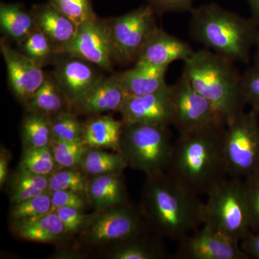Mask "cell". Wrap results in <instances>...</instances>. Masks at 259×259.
Segmentation results:
<instances>
[{"mask_svg": "<svg viewBox=\"0 0 259 259\" xmlns=\"http://www.w3.org/2000/svg\"><path fill=\"white\" fill-rule=\"evenodd\" d=\"M52 212L51 192H47L13 204L10 212V222L37 217Z\"/></svg>", "mask_w": 259, "mask_h": 259, "instance_id": "33", "label": "cell"}, {"mask_svg": "<svg viewBox=\"0 0 259 259\" xmlns=\"http://www.w3.org/2000/svg\"><path fill=\"white\" fill-rule=\"evenodd\" d=\"M144 222L140 209L129 203L95 211L80 241L88 247L115 244L144 233Z\"/></svg>", "mask_w": 259, "mask_h": 259, "instance_id": "8", "label": "cell"}, {"mask_svg": "<svg viewBox=\"0 0 259 259\" xmlns=\"http://www.w3.org/2000/svg\"><path fill=\"white\" fill-rule=\"evenodd\" d=\"M168 67L136 62L132 69L115 74L127 96H143L156 93L167 86Z\"/></svg>", "mask_w": 259, "mask_h": 259, "instance_id": "19", "label": "cell"}, {"mask_svg": "<svg viewBox=\"0 0 259 259\" xmlns=\"http://www.w3.org/2000/svg\"><path fill=\"white\" fill-rule=\"evenodd\" d=\"M156 16L152 7L146 4L107 20L116 61L136 62L146 42L159 28Z\"/></svg>", "mask_w": 259, "mask_h": 259, "instance_id": "9", "label": "cell"}, {"mask_svg": "<svg viewBox=\"0 0 259 259\" xmlns=\"http://www.w3.org/2000/svg\"><path fill=\"white\" fill-rule=\"evenodd\" d=\"M157 15L168 13H186L193 9L194 0H146Z\"/></svg>", "mask_w": 259, "mask_h": 259, "instance_id": "40", "label": "cell"}, {"mask_svg": "<svg viewBox=\"0 0 259 259\" xmlns=\"http://www.w3.org/2000/svg\"><path fill=\"white\" fill-rule=\"evenodd\" d=\"M88 177L81 167L59 168L49 176V191L69 190L88 195Z\"/></svg>", "mask_w": 259, "mask_h": 259, "instance_id": "30", "label": "cell"}, {"mask_svg": "<svg viewBox=\"0 0 259 259\" xmlns=\"http://www.w3.org/2000/svg\"><path fill=\"white\" fill-rule=\"evenodd\" d=\"M31 13L36 29L48 37L56 55L74 39L78 26L48 2L34 5Z\"/></svg>", "mask_w": 259, "mask_h": 259, "instance_id": "18", "label": "cell"}, {"mask_svg": "<svg viewBox=\"0 0 259 259\" xmlns=\"http://www.w3.org/2000/svg\"><path fill=\"white\" fill-rule=\"evenodd\" d=\"M10 230L20 239L36 243H55L66 238L64 224L56 212L13 221Z\"/></svg>", "mask_w": 259, "mask_h": 259, "instance_id": "20", "label": "cell"}, {"mask_svg": "<svg viewBox=\"0 0 259 259\" xmlns=\"http://www.w3.org/2000/svg\"><path fill=\"white\" fill-rule=\"evenodd\" d=\"M182 74L212 104L226 125L244 111L242 75L233 61L207 49L194 51Z\"/></svg>", "mask_w": 259, "mask_h": 259, "instance_id": "4", "label": "cell"}, {"mask_svg": "<svg viewBox=\"0 0 259 259\" xmlns=\"http://www.w3.org/2000/svg\"><path fill=\"white\" fill-rule=\"evenodd\" d=\"M24 105L27 111L49 116L69 110V105L53 75L47 74L41 86Z\"/></svg>", "mask_w": 259, "mask_h": 259, "instance_id": "24", "label": "cell"}, {"mask_svg": "<svg viewBox=\"0 0 259 259\" xmlns=\"http://www.w3.org/2000/svg\"><path fill=\"white\" fill-rule=\"evenodd\" d=\"M173 126L179 134L190 132L223 122L212 104L192 86L182 74L171 85Z\"/></svg>", "mask_w": 259, "mask_h": 259, "instance_id": "10", "label": "cell"}, {"mask_svg": "<svg viewBox=\"0 0 259 259\" xmlns=\"http://www.w3.org/2000/svg\"><path fill=\"white\" fill-rule=\"evenodd\" d=\"M179 259H249L240 243L203 224L180 241Z\"/></svg>", "mask_w": 259, "mask_h": 259, "instance_id": "12", "label": "cell"}, {"mask_svg": "<svg viewBox=\"0 0 259 259\" xmlns=\"http://www.w3.org/2000/svg\"><path fill=\"white\" fill-rule=\"evenodd\" d=\"M19 166L44 176H50L58 169L51 146L46 147H23Z\"/></svg>", "mask_w": 259, "mask_h": 259, "instance_id": "29", "label": "cell"}, {"mask_svg": "<svg viewBox=\"0 0 259 259\" xmlns=\"http://www.w3.org/2000/svg\"><path fill=\"white\" fill-rule=\"evenodd\" d=\"M96 67L88 61L69 56H65L56 63L53 76L69 103V110L73 104L103 79Z\"/></svg>", "mask_w": 259, "mask_h": 259, "instance_id": "15", "label": "cell"}, {"mask_svg": "<svg viewBox=\"0 0 259 259\" xmlns=\"http://www.w3.org/2000/svg\"><path fill=\"white\" fill-rule=\"evenodd\" d=\"M3 54L10 90L20 102L25 104L41 86L47 73L42 65L10 47L6 38L2 39Z\"/></svg>", "mask_w": 259, "mask_h": 259, "instance_id": "13", "label": "cell"}, {"mask_svg": "<svg viewBox=\"0 0 259 259\" xmlns=\"http://www.w3.org/2000/svg\"><path fill=\"white\" fill-rule=\"evenodd\" d=\"M125 122L110 115H95L83 122V143L90 148L111 149L120 153Z\"/></svg>", "mask_w": 259, "mask_h": 259, "instance_id": "22", "label": "cell"}, {"mask_svg": "<svg viewBox=\"0 0 259 259\" xmlns=\"http://www.w3.org/2000/svg\"><path fill=\"white\" fill-rule=\"evenodd\" d=\"M11 159L10 152L5 147L0 151V186L3 187L9 178L10 162Z\"/></svg>", "mask_w": 259, "mask_h": 259, "instance_id": "42", "label": "cell"}, {"mask_svg": "<svg viewBox=\"0 0 259 259\" xmlns=\"http://www.w3.org/2000/svg\"><path fill=\"white\" fill-rule=\"evenodd\" d=\"M170 127L125 123L120 153L127 167L146 176L166 171L175 143Z\"/></svg>", "mask_w": 259, "mask_h": 259, "instance_id": "6", "label": "cell"}, {"mask_svg": "<svg viewBox=\"0 0 259 259\" xmlns=\"http://www.w3.org/2000/svg\"><path fill=\"white\" fill-rule=\"evenodd\" d=\"M204 202L166 171L148 175L140 211L158 237L180 241L203 225Z\"/></svg>", "mask_w": 259, "mask_h": 259, "instance_id": "1", "label": "cell"}, {"mask_svg": "<svg viewBox=\"0 0 259 259\" xmlns=\"http://www.w3.org/2000/svg\"><path fill=\"white\" fill-rule=\"evenodd\" d=\"M122 174H108L91 177L88 197L96 211L129 203Z\"/></svg>", "mask_w": 259, "mask_h": 259, "instance_id": "21", "label": "cell"}, {"mask_svg": "<svg viewBox=\"0 0 259 259\" xmlns=\"http://www.w3.org/2000/svg\"><path fill=\"white\" fill-rule=\"evenodd\" d=\"M226 125L179 134L166 172L192 192L207 195L227 177L223 153Z\"/></svg>", "mask_w": 259, "mask_h": 259, "instance_id": "2", "label": "cell"}, {"mask_svg": "<svg viewBox=\"0 0 259 259\" xmlns=\"http://www.w3.org/2000/svg\"><path fill=\"white\" fill-rule=\"evenodd\" d=\"M23 147L40 148L51 146L54 136L50 116L36 112H29L21 124Z\"/></svg>", "mask_w": 259, "mask_h": 259, "instance_id": "27", "label": "cell"}, {"mask_svg": "<svg viewBox=\"0 0 259 259\" xmlns=\"http://www.w3.org/2000/svg\"><path fill=\"white\" fill-rule=\"evenodd\" d=\"M248 200L250 229L259 231V171L243 180Z\"/></svg>", "mask_w": 259, "mask_h": 259, "instance_id": "37", "label": "cell"}, {"mask_svg": "<svg viewBox=\"0 0 259 259\" xmlns=\"http://www.w3.org/2000/svg\"><path fill=\"white\" fill-rule=\"evenodd\" d=\"M171 85L156 93L143 96H128L120 110L125 123L173 125Z\"/></svg>", "mask_w": 259, "mask_h": 259, "instance_id": "14", "label": "cell"}, {"mask_svg": "<svg viewBox=\"0 0 259 259\" xmlns=\"http://www.w3.org/2000/svg\"><path fill=\"white\" fill-rule=\"evenodd\" d=\"M52 212L61 207H74L83 209L90 204L88 195L69 190H58L51 192Z\"/></svg>", "mask_w": 259, "mask_h": 259, "instance_id": "39", "label": "cell"}, {"mask_svg": "<svg viewBox=\"0 0 259 259\" xmlns=\"http://www.w3.org/2000/svg\"><path fill=\"white\" fill-rule=\"evenodd\" d=\"M194 53L190 44L158 28L143 47L136 62L168 67L175 61L185 62Z\"/></svg>", "mask_w": 259, "mask_h": 259, "instance_id": "17", "label": "cell"}, {"mask_svg": "<svg viewBox=\"0 0 259 259\" xmlns=\"http://www.w3.org/2000/svg\"><path fill=\"white\" fill-rule=\"evenodd\" d=\"M0 27L8 40L21 44L36 29L31 12L20 3L0 4Z\"/></svg>", "mask_w": 259, "mask_h": 259, "instance_id": "23", "label": "cell"}, {"mask_svg": "<svg viewBox=\"0 0 259 259\" xmlns=\"http://www.w3.org/2000/svg\"><path fill=\"white\" fill-rule=\"evenodd\" d=\"M59 55L79 58L100 69H112L116 59L107 20L97 17L80 25L74 39Z\"/></svg>", "mask_w": 259, "mask_h": 259, "instance_id": "11", "label": "cell"}, {"mask_svg": "<svg viewBox=\"0 0 259 259\" xmlns=\"http://www.w3.org/2000/svg\"><path fill=\"white\" fill-rule=\"evenodd\" d=\"M166 250L161 243L144 236V233L115 243L108 258L112 259H156L164 258Z\"/></svg>", "mask_w": 259, "mask_h": 259, "instance_id": "26", "label": "cell"}, {"mask_svg": "<svg viewBox=\"0 0 259 259\" xmlns=\"http://www.w3.org/2000/svg\"><path fill=\"white\" fill-rule=\"evenodd\" d=\"M49 3L77 26L97 18L92 0H49Z\"/></svg>", "mask_w": 259, "mask_h": 259, "instance_id": "34", "label": "cell"}, {"mask_svg": "<svg viewBox=\"0 0 259 259\" xmlns=\"http://www.w3.org/2000/svg\"><path fill=\"white\" fill-rule=\"evenodd\" d=\"M54 139L83 142V123L77 115L66 110L50 116Z\"/></svg>", "mask_w": 259, "mask_h": 259, "instance_id": "32", "label": "cell"}, {"mask_svg": "<svg viewBox=\"0 0 259 259\" xmlns=\"http://www.w3.org/2000/svg\"><path fill=\"white\" fill-rule=\"evenodd\" d=\"M127 165L120 153L108 152L101 148H90L81 164L88 177L108 174H122Z\"/></svg>", "mask_w": 259, "mask_h": 259, "instance_id": "28", "label": "cell"}, {"mask_svg": "<svg viewBox=\"0 0 259 259\" xmlns=\"http://www.w3.org/2000/svg\"><path fill=\"white\" fill-rule=\"evenodd\" d=\"M65 228L66 238L80 235L87 228L93 213L87 214L83 209L74 207H61L56 209Z\"/></svg>", "mask_w": 259, "mask_h": 259, "instance_id": "36", "label": "cell"}, {"mask_svg": "<svg viewBox=\"0 0 259 259\" xmlns=\"http://www.w3.org/2000/svg\"><path fill=\"white\" fill-rule=\"evenodd\" d=\"M240 245L249 258L259 259V231H252L240 243Z\"/></svg>", "mask_w": 259, "mask_h": 259, "instance_id": "41", "label": "cell"}, {"mask_svg": "<svg viewBox=\"0 0 259 259\" xmlns=\"http://www.w3.org/2000/svg\"><path fill=\"white\" fill-rule=\"evenodd\" d=\"M255 65L259 66V37L255 44Z\"/></svg>", "mask_w": 259, "mask_h": 259, "instance_id": "44", "label": "cell"}, {"mask_svg": "<svg viewBox=\"0 0 259 259\" xmlns=\"http://www.w3.org/2000/svg\"><path fill=\"white\" fill-rule=\"evenodd\" d=\"M242 87L245 102L259 115V66L254 65L242 75Z\"/></svg>", "mask_w": 259, "mask_h": 259, "instance_id": "38", "label": "cell"}, {"mask_svg": "<svg viewBox=\"0 0 259 259\" xmlns=\"http://www.w3.org/2000/svg\"><path fill=\"white\" fill-rule=\"evenodd\" d=\"M191 38L236 63L248 64L259 37L258 25L216 3L201 5L190 12Z\"/></svg>", "mask_w": 259, "mask_h": 259, "instance_id": "3", "label": "cell"}, {"mask_svg": "<svg viewBox=\"0 0 259 259\" xmlns=\"http://www.w3.org/2000/svg\"><path fill=\"white\" fill-rule=\"evenodd\" d=\"M12 203L36 197L49 191V176L37 175L18 166L8 180Z\"/></svg>", "mask_w": 259, "mask_h": 259, "instance_id": "25", "label": "cell"}, {"mask_svg": "<svg viewBox=\"0 0 259 259\" xmlns=\"http://www.w3.org/2000/svg\"><path fill=\"white\" fill-rule=\"evenodd\" d=\"M25 55L44 65L56 56V51L50 40L42 32L35 29L25 40L20 44Z\"/></svg>", "mask_w": 259, "mask_h": 259, "instance_id": "35", "label": "cell"}, {"mask_svg": "<svg viewBox=\"0 0 259 259\" xmlns=\"http://www.w3.org/2000/svg\"><path fill=\"white\" fill-rule=\"evenodd\" d=\"M206 196L203 224L238 243L251 233L243 180L226 177Z\"/></svg>", "mask_w": 259, "mask_h": 259, "instance_id": "5", "label": "cell"}, {"mask_svg": "<svg viewBox=\"0 0 259 259\" xmlns=\"http://www.w3.org/2000/svg\"><path fill=\"white\" fill-rule=\"evenodd\" d=\"M251 12V18L259 25V0H246Z\"/></svg>", "mask_w": 259, "mask_h": 259, "instance_id": "43", "label": "cell"}, {"mask_svg": "<svg viewBox=\"0 0 259 259\" xmlns=\"http://www.w3.org/2000/svg\"><path fill=\"white\" fill-rule=\"evenodd\" d=\"M227 177L245 178L259 171V115L245 110L226 125L223 141Z\"/></svg>", "mask_w": 259, "mask_h": 259, "instance_id": "7", "label": "cell"}, {"mask_svg": "<svg viewBox=\"0 0 259 259\" xmlns=\"http://www.w3.org/2000/svg\"><path fill=\"white\" fill-rule=\"evenodd\" d=\"M124 91L115 75L99 81L88 93L70 107L76 115L95 116L105 112H120L127 100Z\"/></svg>", "mask_w": 259, "mask_h": 259, "instance_id": "16", "label": "cell"}, {"mask_svg": "<svg viewBox=\"0 0 259 259\" xmlns=\"http://www.w3.org/2000/svg\"><path fill=\"white\" fill-rule=\"evenodd\" d=\"M58 169L81 167L85 154L90 146L83 142L53 139L51 144Z\"/></svg>", "mask_w": 259, "mask_h": 259, "instance_id": "31", "label": "cell"}]
</instances>
